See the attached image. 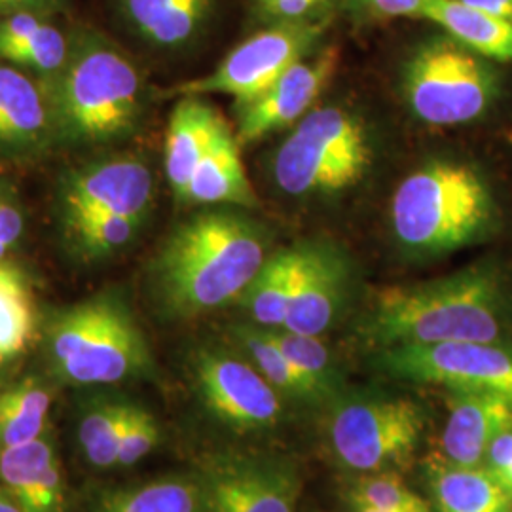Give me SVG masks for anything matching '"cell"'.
Returning a JSON list of instances; mask_svg holds the SVG:
<instances>
[{
    "mask_svg": "<svg viewBox=\"0 0 512 512\" xmlns=\"http://www.w3.org/2000/svg\"><path fill=\"white\" fill-rule=\"evenodd\" d=\"M511 296L494 266H471L416 285L385 287L372 298L359 332L374 348L448 342H503Z\"/></svg>",
    "mask_w": 512,
    "mask_h": 512,
    "instance_id": "1",
    "label": "cell"
},
{
    "mask_svg": "<svg viewBox=\"0 0 512 512\" xmlns=\"http://www.w3.org/2000/svg\"><path fill=\"white\" fill-rule=\"evenodd\" d=\"M260 228L228 211L175 228L150 266V289L167 317L192 319L239 300L266 262Z\"/></svg>",
    "mask_w": 512,
    "mask_h": 512,
    "instance_id": "2",
    "label": "cell"
},
{
    "mask_svg": "<svg viewBox=\"0 0 512 512\" xmlns=\"http://www.w3.org/2000/svg\"><path fill=\"white\" fill-rule=\"evenodd\" d=\"M141 92V74L128 55L95 31H78L46 92L55 139L93 147L128 135L141 114Z\"/></svg>",
    "mask_w": 512,
    "mask_h": 512,
    "instance_id": "3",
    "label": "cell"
},
{
    "mask_svg": "<svg viewBox=\"0 0 512 512\" xmlns=\"http://www.w3.org/2000/svg\"><path fill=\"white\" fill-rule=\"evenodd\" d=\"M488 186L469 165L433 162L410 173L393 194L391 224L404 247L448 253L475 241L492 222Z\"/></svg>",
    "mask_w": 512,
    "mask_h": 512,
    "instance_id": "4",
    "label": "cell"
},
{
    "mask_svg": "<svg viewBox=\"0 0 512 512\" xmlns=\"http://www.w3.org/2000/svg\"><path fill=\"white\" fill-rule=\"evenodd\" d=\"M55 374L76 385L126 382L148 372L143 330L118 294H99L59 311L46 332Z\"/></svg>",
    "mask_w": 512,
    "mask_h": 512,
    "instance_id": "5",
    "label": "cell"
},
{
    "mask_svg": "<svg viewBox=\"0 0 512 512\" xmlns=\"http://www.w3.org/2000/svg\"><path fill=\"white\" fill-rule=\"evenodd\" d=\"M427 414L408 397L361 393L338 399L327 420L336 461L353 473L403 471L418 452Z\"/></svg>",
    "mask_w": 512,
    "mask_h": 512,
    "instance_id": "6",
    "label": "cell"
},
{
    "mask_svg": "<svg viewBox=\"0 0 512 512\" xmlns=\"http://www.w3.org/2000/svg\"><path fill=\"white\" fill-rule=\"evenodd\" d=\"M370 162L365 129L338 107L308 112L275 156V181L291 196L334 192L357 183Z\"/></svg>",
    "mask_w": 512,
    "mask_h": 512,
    "instance_id": "7",
    "label": "cell"
},
{
    "mask_svg": "<svg viewBox=\"0 0 512 512\" xmlns=\"http://www.w3.org/2000/svg\"><path fill=\"white\" fill-rule=\"evenodd\" d=\"M416 116L433 126H458L492 105L495 74L473 50L452 40H433L412 57L404 78Z\"/></svg>",
    "mask_w": 512,
    "mask_h": 512,
    "instance_id": "8",
    "label": "cell"
},
{
    "mask_svg": "<svg viewBox=\"0 0 512 512\" xmlns=\"http://www.w3.org/2000/svg\"><path fill=\"white\" fill-rule=\"evenodd\" d=\"M380 368L414 384L494 393L512 401V348L503 342H448L380 349Z\"/></svg>",
    "mask_w": 512,
    "mask_h": 512,
    "instance_id": "9",
    "label": "cell"
},
{
    "mask_svg": "<svg viewBox=\"0 0 512 512\" xmlns=\"http://www.w3.org/2000/svg\"><path fill=\"white\" fill-rule=\"evenodd\" d=\"M321 35L323 27L310 19L277 23L241 42L213 73L183 82L173 93L179 97L224 93L243 107L266 92L294 63L302 61Z\"/></svg>",
    "mask_w": 512,
    "mask_h": 512,
    "instance_id": "10",
    "label": "cell"
},
{
    "mask_svg": "<svg viewBox=\"0 0 512 512\" xmlns=\"http://www.w3.org/2000/svg\"><path fill=\"white\" fill-rule=\"evenodd\" d=\"M203 512H296L302 476L291 459L226 454L198 475Z\"/></svg>",
    "mask_w": 512,
    "mask_h": 512,
    "instance_id": "11",
    "label": "cell"
},
{
    "mask_svg": "<svg viewBox=\"0 0 512 512\" xmlns=\"http://www.w3.org/2000/svg\"><path fill=\"white\" fill-rule=\"evenodd\" d=\"M194 378L205 408L238 433L266 431L283 418V395L255 366L226 351H198Z\"/></svg>",
    "mask_w": 512,
    "mask_h": 512,
    "instance_id": "12",
    "label": "cell"
},
{
    "mask_svg": "<svg viewBox=\"0 0 512 512\" xmlns=\"http://www.w3.org/2000/svg\"><path fill=\"white\" fill-rule=\"evenodd\" d=\"M152 198V171L133 156L82 165L67 173L59 184L63 220L90 213H114L145 220Z\"/></svg>",
    "mask_w": 512,
    "mask_h": 512,
    "instance_id": "13",
    "label": "cell"
},
{
    "mask_svg": "<svg viewBox=\"0 0 512 512\" xmlns=\"http://www.w3.org/2000/svg\"><path fill=\"white\" fill-rule=\"evenodd\" d=\"M336 65L338 52L334 48H327L311 59L304 57L255 101L243 105L236 135L239 145H251L275 129L300 122L327 88Z\"/></svg>",
    "mask_w": 512,
    "mask_h": 512,
    "instance_id": "14",
    "label": "cell"
},
{
    "mask_svg": "<svg viewBox=\"0 0 512 512\" xmlns=\"http://www.w3.org/2000/svg\"><path fill=\"white\" fill-rule=\"evenodd\" d=\"M349 266L336 249L323 243L302 245V264L291 310L283 329L323 336L344 310Z\"/></svg>",
    "mask_w": 512,
    "mask_h": 512,
    "instance_id": "15",
    "label": "cell"
},
{
    "mask_svg": "<svg viewBox=\"0 0 512 512\" xmlns=\"http://www.w3.org/2000/svg\"><path fill=\"white\" fill-rule=\"evenodd\" d=\"M54 139L48 95L18 67L0 61V160L37 156Z\"/></svg>",
    "mask_w": 512,
    "mask_h": 512,
    "instance_id": "16",
    "label": "cell"
},
{
    "mask_svg": "<svg viewBox=\"0 0 512 512\" xmlns=\"http://www.w3.org/2000/svg\"><path fill=\"white\" fill-rule=\"evenodd\" d=\"M512 427V401L494 393L450 391L448 420L442 433V458L478 467L492 440Z\"/></svg>",
    "mask_w": 512,
    "mask_h": 512,
    "instance_id": "17",
    "label": "cell"
},
{
    "mask_svg": "<svg viewBox=\"0 0 512 512\" xmlns=\"http://www.w3.org/2000/svg\"><path fill=\"white\" fill-rule=\"evenodd\" d=\"M224 124L202 97H181L177 103L165 135V175L179 200Z\"/></svg>",
    "mask_w": 512,
    "mask_h": 512,
    "instance_id": "18",
    "label": "cell"
},
{
    "mask_svg": "<svg viewBox=\"0 0 512 512\" xmlns=\"http://www.w3.org/2000/svg\"><path fill=\"white\" fill-rule=\"evenodd\" d=\"M69 57V38L46 16L14 14L0 19V61L25 67L54 82Z\"/></svg>",
    "mask_w": 512,
    "mask_h": 512,
    "instance_id": "19",
    "label": "cell"
},
{
    "mask_svg": "<svg viewBox=\"0 0 512 512\" xmlns=\"http://www.w3.org/2000/svg\"><path fill=\"white\" fill-rule=\"evenodd\" d=\"M429 484L439 512H512V495L484 465L429 461Z\"/></svg>",
    "mask_w": 512,
    "mask_h": 512,
    "instance_id": "20",
    "label": "cell"
},
{
    "mask_svg": "<svg viewBox=\"0 0 512 512\" xmlns=\"http://www.w3.org/2000/svg\"><path fill=\"white\" fill-rule=\"evenodd\" d=\"M184 202L255 205V190L241 164L238 139L226 124L203 154L186 188Z\"/></svg>",
    "mask_w": 512,
    "mask_h": 512,
    "instance_id": "21",
    "label": "cell"
},
{
    "mask_svg": "<svg viewBox=\"0 0 512 512\" xmlns=\"http://www.w3.org/2000/svg\"><path fill=\"white\" fill-rule=\"evenodd\" d=\"M421 19L433 21L450 37L482 57L512 61V23L480 12L461 0H425Z\"/></svg>",
    "mask_w": 512,
    "mask_h": 512,
    "instance_id": "22",
    "label": "cell"
},
{
    "mask_svg": "<svg viewBox=\"0 0 512 512\" xmlns=\"http://www.w3.org/2000/svg\"><path fill=\"white\" fill-rule=\"evenodd\" d=\"M302 264V247L283 249L266 258L255 279L239 296L256 327L283 329L291 310Z\"/></svg>",
    "mask_w": 512,
    "mask_h": 512,
    "instance_id": "23",
    "label": "cell"
},
{
    "mask_svg": "<svg viewBox=\"0 0 512 512\" xmlns=\"http://www.w3.org/2000/svg\"><path fill=\"white\" fill-rule=\"evenodd\" d=\"M213 0H122L131 27L150 44L173 48L196 37Z\"/></svg>",
    "mask_w": 512,
    "mask_h": 512,
    "instance_id": "24",
    "label": "cell"
},
{
    "mask_svg": "<svg viewBox=\"0 0 512 512\" xmlns=\"http://www.w3.org/2000/svg\"><path fill=\"white\" fill-rule=\"evenodd\" d=\"M95 512H203L198 476L171 475L99 497Z\"/></svg>",
    "mask_w": 512,
    "mask_h": 512,
    "instance_id": "25",
    "label": "cell"
},
{
    "mask_svg": "<svg viewBox=\"0 0 512 512\" xmlns=\"http://www.w3.org/2000/svg\"><path fill=\"white\" fill-rule=\"evenodd\" d=\"M234 336L239 346L247 351L256 370L275 387L281 395L296 401L323 403L327 397L321 389L308 380L296 366L279 351L262 327H236Z\"/></svg>",
    "mask_w": 512,
    "mask_h": 512,
    "instance_id": "26",
    "label": "cell"
},
{
    "mask_svg": "<svg viewBox=\"0 0 512 512\" xmlns=\"http://www.w3.org/2000/svg\"><path fill=\"white\" fill-rule=\"evenodd\" d=\"M52 395L35 380H25L0 393V452L42 437Z\"/></svg>",
    "mask_w": 512,
    "mask_h": 512,
    "instance_id": "27",
    "label": "cell"
},
{
    "mask_svg": "<svg viewBox=\"0 0 512 512\" xmlns=\"http://www.w3.org/2000/svg\"><path fill=\"white\" fill-rule=\"evenodd\" d=\"M129 410L131 403L99 401L84 412L78 429V440L84 456L93 467H118V456L128 427Z\"/></svg>",
    "mask_w": 512,
    "mask_h": 512,
    "instance_id": "28",
    "label": "cell"
},
{
    "mask_svg": "<svg viewBox=\"0 0 512 512\" xmlns=\"http://www.w3.org/2000/svg\"><path fill=\"white\" fill-rule=\"evenodd\" d=\"M78 253L86 258H105L133 241L141 219L114 213H90L65 220Z\"/></svg>",
    "mask_w": 512,
    "mask_h": 512,
    "instance_id": "29",
    "label": "cell"
},
{
    "mask_svg": "<svg viewBox=\"0 0 512 512\" xmlns=\"http://www.w3.org/2000/svg\"><path fill=\"white\" fill-rule=\"evenodd\" d=\"M279 351L293 363L308 380L321 389L327 399L338 391V372L329 348L321 336L298 334L285 329H264Z\"/></svg>",
    "mask_w": 512,
    "mask_h": 512,
    "instance_id": "30",
    "label": "cell"
},
{
    "mask_svg": "<svg viewBox=\"0 0 512 512\" xmlns=\"http://www.w3.org/2000/svg\"><path fill=\"white\" fill-rule=\"evenodd\" d=\"M353 509L378 512H433L431 505L416 494L399 471L359 475L349 490Z\"/></svg>",
    "mask_w": 512,
    "mask_h": 512,
    "instance_id": "31",
    "label": "cell"
},
{
    "mask_svg": "<svg viewBox=\"0 0 512 512\" xmlns=\"http://www.w3.org/2000/svg\"><path fill=\"white\" fill-rule=\"evenodd\" d=\"M57 458L54 444L46 437L0 452V484L25 512L33 490L46 467Z\"/></svg>",
    "mask_w": 512,
    "mask_h": 512,
    "instance_id": "32",
    "label": "cell"
},
{
    "mask_svg": "<svg viewBox=\"0 0 512 512\" xmlns=\"http://www.w3.org/2000/svg\"><path fill=\"white\" fill-rule=\"evenodd\" d=\"M33 302L23 275L16 272L0 283V359L18 355L33 332Z\"/></svg>",
    "mask_w": 512,
    "mask_h": 512,
    "instance_id": "33",
    "label": "cell"
},
{
    "mask_svg": "<svg viewBox=\"0 0 512 512\" xmlns=\"http://www.w3.org/2000/svg\"><path fill=\"white\" fill-rule=\"evenodd\" d=\"M160 437V425L154 420V416L145 408L131 404L128 427L118 456V467H131L141 461L156 448Z\"/></svg>",
    "mask_w": 512,
    "mask_h": 512,
    "instance_id": "34",
    "label": "cell"
},
{
    "mask_svg": "<svg viewBox=\"0 0 512 512\" xmlns=\"http://www.w3.org/2000/svg\"><path fill=\"white\" fill-rule=\"evenodd\" d=\"M25 512H65V478L59 459L40 476Z\"/></svg>",
    "mask_w": 512,
    "mask_h": 512,
    "instance_id": "35",
    "label": "cell"
},
{
    "mask_svg": "<svg viewBox=\"0 0 512 512\" xmlns=\"http://www.w3.org/2000/svg\"><path fill=\"white\" fill-rule=\"evenodd\" d=\"M327 0H258L260 10L279 23L308 21Z\"/></svg>",
    "mask_w": 512,
    "mask_h": 512,
    "instance_id": "36",
    "label": "cell"
},
{
    "mask_svg": "<svg viewBox=\"0 0 512 512\" xmlns=\"http://www.w3.org/2000/svg\"><path fill=\"white\" fill-rule=\"evenodd\" d=\"M23 236V215L18 203L14 202V194L10 190L0 188V241L10 249Z\"/></svg>",
    "mask_w": 512,
    "mask_h": 512,
    "instance_id": "37",
    "label": "cell"
},
{
    "mask_svg": "<svg viewBox=\"0 0 512 512\" xmlns=\"http://www.w3.org/2000/svg\"><path fill=\"white\" fill-rule=\"evenodd\" d=\"M59 6V0H0V19L14 14H38L48 16Z\"/></svg>",
    "mask_w": 512,
    "mask_h": 512,
    "instance_id": "38",
    "label": "cell"
},
{
    "mask_svg": "<svg viewBox=\"0 0 512 512\" xmlns=\"http://www.w3.org/2000/svg\"><path fill=\"white\" fill-rule=\"evenodd\" d=\"M374 10L389 18H421L425 0H368Z\"/></svg>",
    "mask_w": 512,
    "mask_h": 512,
    "instance_id": "39",
    "label": "cell"
},
{
    "mask_svg": "<svg viewBox=\"0 0 512 512\" xmlns=\"http://www.w3.org/2000/svg\"><path fill=\"white\" fill-rule=\"evenodd\" d=\"M480 12L512 23V0H461Z\"/></svg>",
    "mask_w": 512,
    "mask_h": 512,
    "instance_id": "40",
    "label": "cell"
},
{
    "mask_svg": "<svg viewBox=\"0 0 512 512\" xmlns=\"http://www.w3.org/2000/svg\"><path fill=\"white\" fill-rule=\"evenodd\" d=\"M0 512H23L16 499L0 484Z\"/></svg>",
    "mask_w": 512,
    "mask_h": 512,
    "instance_id": "41",
    "label": "cell"
},
{
    "mask_svg": "<svg viewBox=\"0 0 512 512\" xmlns=\"http://www.w3.org/2000/svg\"><path fill=\"white\" fill-rule=\"evenodd\" d=\"M497 480H499L512 495V459L511 463L507 465V469H505L501 475L497 476Z\"/></svg>",
    "mask_w": 512,
    "mask_h": 512,
    "instance_id": "42",
    "label": "cell"
},
{
    "mask_svg": "<svg viewBox=\"0 0 512 512\" xmlns=\"http://www.w3.org/2000/svg\"><path fill=\"white\" fill-rule=\"evenodd\" d=\"M18 272V270H14V268H8V266H4V264H0V283L4 281V279H8L10 275H14Z\"/></svg>",
    "mask_w": 512,
    "mask_h": 512,
    "instance_id": "43",
    "label": "cell"
},
{
    "mask_svg": "<svg viewBox=\"0 0 512 512\" xmlns=\"http://www.w3.org/2000/svg\"><path fill=\"white\" fill-rule=\"evenodd\" d=\"M8 251H10V247H8L6 243H2V241H0V262H2V258L6 256V253H8Z\"/></svg>",
    "mask_w": 512,
    "mask_h": 512,
    "instance_id": "44",
    "label": "cell"
},
{
    "mask_svg": "<svg viewBox=\"0 0 512 512\" xmlns=\"http://www.w3.org/2000/svg\"><path fill=\"white\" fill-rule=\"evenodd\" d=\"M353 512H378V511H372V509H353Z\"/></svg>",
    "mask_w": 512,
    "mask_h": 512,
    "instance_id": "45",
    "label": "cell"
}]
</instances>
